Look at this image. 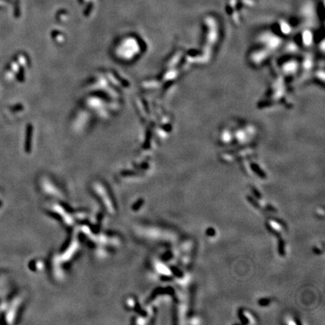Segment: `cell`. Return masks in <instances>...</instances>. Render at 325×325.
<instances>
[{
    "instance_id": "cell-1",
    "label": "cell",
    "mask_w": 325,
    "mask_h": 325,
    "mask_svg": "<svg viewBox=\"0 0 325 325\" xmlns=\"http://www.w3.org/2000/svg\"><path fill=\"white\" fill-rule=\"evenodd\" d=\"M214 230L212 228H209V230L207 231V234H209V236H214Z\"/></svg>"
}]
</instances>
